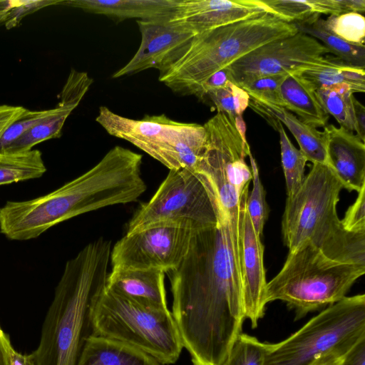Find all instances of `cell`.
<instances>
[{"label":"cell","instance_id":"obj_15","mask_svg":"<svg viewBox=\"0 0 365 365\" xmlns=\"http://www.w3.org/2000/svg\"><path fill=\"white\" fill-rule=\"evenodd\" d=\"M240 271L245 319L256 328L264 317L267 280L264 264V246L251 221L246 207L242 220Z\"/></svg>","mask_w":365,"mask_h":365},{"label":"cell","instance_id":"obj_13","mask_svg":"<svg viewBox=\"0 0 365 365\" xmlns=\"http://www.w3.org/2000/svg\"><path fill=\"white\" fill-rule=\"evenodd\" d=\"M328 49L303 32L267 43L227 66L239 87L257 78L300 73L322 63Z\"/></svg>","mask_w":365,"mask_h":365},{"label":"cell","instance_id":"obj_47","mask_svg":"<svg viewBox=\"0 0 365 365\" xmlns=\"http://www.w3.org/2000/svg\"><path fill=\"white\" fill-rule=\"evenodd\" d=\"M26 365H34V362H33V360H32V358H31V354H28V359H27V361H26Z\"/></svg>","mask_w":365,"mask_h":365},{"label":"cell","instance_id":"obj_27","mask_svg":"<svg viewBox=\"0 0 365 365\" xmlns=\"http://www.w3.org/2000/svg\"><path fill=\"white\" fill-rule=\"evenodd\" d=\"M74 109L73 107L58 103V106L53 108L51 115L24 133L4 152L28 151L32 150L38 143L59 138L67 118Z\"/></svg>","mask_w":365,"mask_h":365},{"label":"cell","instance_id":"obj_16","mask_svg":"<svg viewBox=\"0 0 365 365\" xmlns=\"http://www.w3.org/2000/svg\"><path fill=\"white\" fill-rule=\"evenodd\" d=\"M266 12L260 0H178L170 20L198 34Z\"/></svg>","mask_w":365,"mask_h":365},{"label":"cell","instance_id":"obj_17","mask_svg":"<svg viewBox=\"0 0 365 365\" xmlns=\"http://www.w3.org/2000/svg\"><path fill=\"white\" fill-rule=\"evenodd\" d=\"M328 165L349 191L359 192L365 185V145L354 133L333 124L323 130Z\"/></svg>","mask_w":365,"mask_h":365},{"label":"cell","instance_id":"obj_29","mask_svg":"<svg viewBox=\"0 0 365 365\" xmlns=\"http://www.w3.org/2000/svg\"><path fill=\"white\" fill-rule=\"evenodd\" d=\"M279 135L282 165L285 178L287 195L290 197L301 187L304 178L307 158L297 149L288 138L283 124L273 120L270 124Z\"/></svg>","mask_w":365,"mask_h":365},{"label":"cell","instance_id":"obj_44","mask_svg":"<svg viewBox=\"0 0 365 365\" xmlns=\"http://www.w3.org/2000/svg\"><path fill=\"white\" fill-rule=\"evenodd\" d=\"M341 9L344 13L365 11V0H339Z\"/></svg>","mask_w":365,"mask_h":365},{"label":"cell","instance_id":"obj_43","mask_svg":"<svg viewBox=\"0 0 365 365\" xmlns=\"http://www.w3.org/2000/svg\"><path fill=\"white\" fill-rule=\"evenodd\" d=\"M355 119L356 135L364 143L365 141V107L355 97L353 99Z\"/></svg>","mask_w":365,"mask_h":365},{"label":"cell","instance_id":"obj_22","mask_svg":"<svg viewBox=\"0 0 365 365\" xmlns=\"http://www.w3.org/2000/svg\"><path fill=\"white\" fill-rule=\"evenodd\" d=\"M283 108L296 113L312 127L324 128L329 115L320 105L315 90L298 73L289 74L280 86Z\"/></svg>","mask_w":365,"mask_h":365},{"label":"cell","instance_id":"obj_40","mask_svg":"<svg viewBox=\"0 0 365 365\" xmlns=\"http://www.w3.org/2000/svg\"><path fill=\"white\" fill-rule=\"evenodd\" d=\"M26 110L22 106H0V140L6 129L19 119Z\"/></svg>","mask_w":365,"mask_h":365},{"label":"cell","instance_id":"obj_5","mask_svg":"<svg viewBox=\"0 0 365 365\" xmlns=\"http://www.w3.org/2000/svg\"><path fill=\"white\" fill-rule=\"evenodd\" d=\"M343 188L328 165L312 164L299 190L287 197L282 232L289 252L308 242L331 259L365 267V232L345 230L337 214Z\"/></svg>","mask_w":365,"mask_h":365},{"label":"cell","instance_id":"obj_37","mask_svg":"<svg viewBox=\"0 0 365 365\" xmlns=\"http://www.w3.org/2000/svg\"><path fill=\"white\" fill-rule=\"evenodd\" d=\"M61 3L62 0L13 1L12 6L6 16L5 26L7 29H12L18 26L26 16L48 6L61 5Z\"/></svg>","mask_w":365,"mask_h":365},{"label":"cell","instance_id":"obj_18","mask_svg":"<svg viewBox=\"0 0 365 365\" xmlns=\"http://www.w3.org/2000/svg\"><path fill=\"white\" fill-rule=\"evenodd\" d=\"M165 272L157 269H113L108 274V289L141 304L168 309L165 287Z\"/></svg>","mask_w":365,"mask_h":365},{"label":"cell","instance_id":"obj_25","mask_svg":"<svg viewBox=\"0 0 365 365\" xmlns=\"http://www.w3.org/2000/svg\"><path fill=\"white\" fill-rule=\"evenodd\" d=\"M46 171L38 150L0 153V185L35 179Z\"/></svg>","mask_w":365,"mask_h":365},{"label":"cell","instance_id":"obj_21","mask_svg":"<svg viewBox=\"0 0 365 365\" xmlns=\"http://www.w3.org/2000/svg\"><path fill=\"white\" fill-rule=\"evenodd\" d=\"M76 365H164L128 344L96 335L86 341Z\"/></svg>","mask_w":365,"mask_h":365},{"label":"cell","instance_id":"obj_36","mask_svg":"<svg viewBox=\"0 0 365 365\" xmlns=\"http://www.w3.org/2000/svg\"><path fill=\"white\" fill-rule=\"evenodd\" d=\"M53 109L26 111L4 132L0 140V153L4 152L10 145L33 126L51 114Z\"/></svg>","mask_w":365,"mask_h":365},{"label":"cell","instance_id":"obj_1","mask_svg":"<svg viewBox=\"0 0 365 365\" xmlns=\"http://www.w3.org/2000/svg\"><path fill=\"white\" fill-rule=\"evenodd\" d=\"M165 274L171 313L193 365H225L245 317L240 262L221 215L195 232L186 257Z\"/></svg>","mask_w":365,"mask_h":365},{"label":"cell","instance_id":"obj_4","mask_svg":"<svg viewBox=\"0 0 365 365\" xmlns=\"http://www.w3.org/2000/svg\"><path fill=\"white\" fill-rule=\"evenodd\" d=\"M298 32L270 12L195 35L163 63L158 80L174 93L195 96L215 73L255 48Z\"/></svg>","mask_w":365,"mask_h":365},{"label":"cell","instance_id":"obj_38","mask_svg":"<svg viewBox=\"0 0 365 365\" xmlns=\"http://www.w3.org/2000/svg\"><path fill=\"white\" fill-rule=\"evenodd\" d=\"M341 221L344 229L349 232H365V185L358 192L357 198Z\"/></svg>","mask_w":365,"mask_h":365},{"label":"cell","instance_id":"obj_24","mask_svg":"<svg viewBox=\"0 0 365 365\" xmlns=\"http://www.w3.org/2000/svg\"><path fill=\"white\" fill-rule=\"evenodd\" d=\"M269 11L292 24H304L321 14H343L339 0H260Z\"/></svg>","mask_w":365,"mask_h":365},{"label":"cell","instance_id":"obj_41","mask_svg":"<svg viewBox=\"0 0 365 365\" xmlns=\"http://www.w3.org/2000/svg\"><path fill=\"white\" fill-rule=\"evenodd\" d=\"M1 340L4 351L6 365H26L28 354H22L15 350L8 334L4 331L1 334Z\"/></svg>","mask_w":365,"mask_h":365},{"label":"cell","instance_id":"obj_33","mask_svg":"<svg viewBox=\"0 0 365 365\" xmlns=\"http://www.w3.org/2000/svg\"><path fill=\"white\" fill-rule=\"evenodd\" d=\"M252 173V189L247 200V210L257 234L261 237L268 215V207L265 200V190L261 182L257 164L249 155Z\"/></svg>","mask_w":365,"mask_h":365},{"label":"cell","instance_id":"obj_32","mask_svg":"<svg viewBox=\"0 0 365 365\" xmlns=\"http://www.w3.org/2000/svg\"><path fill=\"white\" fill-rule=\"evenodd\" d=\"M327 28L344 41L365 46V18L356 12L330 15L324 20Z\"/></svg>","mask_w":365,"mask_h":365},{"label":"cell","instance_id":"obj_46","mask_svg":"<svg viewBox=\"0 0 365 365\" xmlns=\"http://www.w3.org/2000/svg\"><path fill=\"white\" fill-rule=\"evenodd\" d=\"M2 331H3V330L0 326V365H6L5 354H4V351L3 345L1 343V334Z\"/></svg>","mask_w":365,"mask_h":365},{"label":"cell","instance_id":"obj_20","mask_svg":"<svg viewBox=\"0 0 365 365\" xmlns=\"http://www.w3.org/2000/svg\"><path fill=\"white\" fill-rule=\"evenodd\" d=\"M178 0H63L61 5L105 15L118 21L170 18Z\"/></svg>","mask_w":365,"mask_h":365},{"label":"cell","instance_id":"obj_35","mask_svg":"<svg viewBox=\"0 0 365 365\" xmlns=\"http://www.w3.org/2000/svg\"><path fill=\"white\" fill-rule=\"evenodd\" d=\"M93 82L86 72L71 69L60 93L59 103L76 108Z\"/></svg>","mask_w":365,"mask_h":365},{"label":"cell","instance_id":"obj_42","mask_svg":"<svg viewBox=\"0 0 365 365\" xmlns=\"http://www.w3.org/2000/svg\"><path fill=\"white\" fill-rule=\"evenodd\" d=\"M337 365H365V339L357 343Z\"/></svg>","mask_w":365,"mask_h":365},{"label":"cell","instance_id":"obj_10","mask_svg":"<svg viewBox=\"0 0 365 365\" xmlns=\"http://www.w3.org/2000/svg\"><path fill=\"white\" fill-rule=\"evenodd\" d=\"M96 121L109 135L128 141L169 170H194L205 148L203 125L175 121L165 114L132 119L101 106Z\"/></svg>","mask_w":365,"mask_h":365},{"label":"cell","instance_id":"obj_11","mask_svg":"<svg viewBox=\"0 0 365 365\" xmlns=\"http://www.w3.org/2000/svg\"><path fill=\"white\" fill-rule=\"evenodd\" d=\"M220 210L203 178L193 170H169L159 187L135 212L126 235L155 225L170 224L198 230L216 225Z\"/></svg>","mask_w":365,"mask_h":365},{"label":"cell","instance_id":"obj_45","mask_svg":"<svg viewBox=\"0 0 365 365\" xmlns=\"http://www.w3.org/2000/svg\"><path fill=\"white\" fill-rule=\"evenodd\" d=\"M13 1H0V24L4 23L6 16L11 8Z\"/></svg>","mask_w":365,"mask_h":365},{"label":"cell","instance_id":"obj_30","mask_svg":"<svg viewBox=\"0 0 365 365\" xmlns=\"http://www.w3.org/2000/svg\"><path fill=\"white\" fill-rule=\"evenodd\" d=\"M209 99L217 112L234 118L242 113L249 106L250 96L242 88L230 81L222 88L208 91L203 99Z\"/></svg>","mask_w":365,"mask_h":365},{"label":"cell","instance_id":"obj_23","mask_svg":"<svg viewBox=\"0 0 365 365\" xmlns=\"http://www.w3.org/2000/svg\"><path fill=\"white\" fill-rule=\"evenodd\" d=\"M365 68L346 63L336 58H325L318 65L298 73L312 87L346 86L354 93L365 92Z\"/></svg>","mask_w":365,"mask_h":365},{"label":"cell","instance_id":"obj_12","mask_svg":"<svg viewBox=\"0 0 365 365\" xmlns=\"http://www.w3.org/2000/svg\"><path fill=\"white\" fill-rule=\"evenodd\" d=\"M196 231L160 224L125 234L112 247V269H157L166 274L177 268L186 257Z\"/></svg>","mask_w":365,"mask_h":365},{"label":"cell","instance_id":"obj_6","mask_svg":"<svg viewBox=\"0 0 365 365\" xmlns=\"http://www.w3.org/2000/svg\"><path fill=\"white\" fill-rule=\"evenodd\" d=\"M206 140L195 168L213 193L222 217L228 224L232 244L239 249L242 220L252 179L245 158L251 153L235 119L217 112L203 125Z\"/></svg>","mask_w":365,"mask_h":365},{"label":"cell","instance_id":"obj_2","mask_svg":"<svg viewBox=\"0 0 365 365\" xmlns=\"http://www.w3.org/2000/svg\"><path fill=\"white\" fill-rule=\"evenodd\" d=\"M143 155L116 145L90 170L36 198L0 208V232L12 240L36 238L50 227L108 206L136 201L146 190Z\"/></svg>","mask_w":365,"mask_h":365},{"label":"cell","instance_id":"obj_3","mask_svg":"<svg viewBox=\"0 0 365 365\" xmlns=\"http://www.w3.org/2000/svg\"><path fill=\"white\" fill-rule=\"evenodd\" d=\"M111 250V242L101 238L67 261L39 344L31 354L34 365H76L86 339L93 335V312L106 286Z\"/></svg>","mask_w":365,"mask_h":365},{"label":"cell","instance_id":"obj_31","mask_svg":"<svg viewBox=\"0 0 365 365\" xmlns=\"http://www.w3.org/2000/svg\"><path fill=\"white\" fill-rule=\"evenodd\" d=\"M270 345L241 333L236 339L225 365H264Z\"/></svg>","mask_w":365,"mask_h":365},{"label":"cell","instance_id":"obj_14","mask_svg":"<svg viewBox=\"0 0 365 365\" xmlns=\"http://www.w3.org/2000/svg\"><path fill=\"white\" fill-rule=\"evenodd\" d=\"M137 23L141 34L140 46L133 58L113 74V78L150 68L159 70L175 51L197 35L187 26L171 21L170 18Z\"/></svg>","mask_w":365,"mask_h":365},{"label":"cell","instance_id":"obj_34","mask_svg":"<svg viewBox=\"0 0 365 365\" xmlns=\"http://www.w3.org/2000/svg\"><path fill=\"white\" fill-rule=\"evenodd\" d=\"M287 76V74H280L259 78L240 88L245 90L250 98L270 102L283 107L280 86Z\"/></svg>","mask_w":365,"mask_h":365},{"label":"cell","instance_id":"obj_9","mask_svg":"<svg viewBox=\"0 0 365 365\" xmlns=\"http://www.w3.org/2000/svg\"><path fill=\"white\" fill-rule=\"evenodd\" d=\"M93 334L133 346L164 365L175 364L183 347L168 309L150 307L105 287L93 312Z\"/></svg>","mask_w":365,"mask_h":365},{"label":"cell","instance_id":"obj_48","mask_svg":"<svg viewBox=\"0 0 365 365\" xmlns=\"http://www.w3.org/2000/svg\"><path fill=\"white\" fill-rule=\"evenodd\" d=\"M340 361H339V362H340ZM339 363H338V364H339ZM338 364H332V365H337Z\"/></svg>","mask_w":365,"mask_h":365},{"label":"cell","instance_id":"obj_8","mask_svg":"<svg viewBox=\"0 0 365 365\" xmlns=\"http://www.w3.org/2000/svg\"><path fill=\"white\" fill-rule=\"evenodd\" d=\"M365 339V294L345 297L285 340L271 344L264 365L338 364Z\"/></svg>","mask_w":365,"mask_h":365},{"label":"cell","instance_id":"obj_39","mask_svg":"<svg viewBox=\"0 0 365 365\" xmlns=\"http://www.w3.org/2000/svg\"><path fill=\"white\" fill-rule=\"evenodd\" d=\"M230 81L232 82L231 73L228 68L225 67L212 75L202 85L195 96L200 100L203 101L205 96L208 91L222 88Z\"/></svg>","mask_w":365,"mask_h":365},{"label":"cell","instance_id":"obj_19","mask_svg":"<svg viewBox=\"0 0 365 365\" xmlns=\"http://www.w3.org/2000/svg\"><path fill=\"white\" fill-rule=\"evenodd\" d=\"M249 107L270 124L277 120L289 130L307 161L328 165L326 138L323 131L306 124L289 110L270 102L250 97Z\"/></svg>","mask_w":365,"mask_h":365},{"label":"cell","instance_id":"obj_26","mask_svg":"<svg viewBox=\"0 0 365 365\" xmlns=\"http://www.w3.org/2000/svg\"><path fill=\"white\" fill-rule=\"evenodd\" d=\"M298 31L322 41L329 53L346 63L365 68V46L349 43L332 34L326 26L324 19L318 18L304 24H294Z\"/></svg>","mask_w":365,"mask_h":365},{"label":"cell","instance_id":"obj_28","mask_svg":"<svg viewBox=\"0 0 365 365\" xmlns=\"http://www.w3.org/2000/svg\"><path fill=\"white\" fill-rule=\"evenodd\" d=\"M317 98L329 115L333 116L340 127L355 132V119L353 106L354 93L346 86H333L315 90Z\"/></svg>","mask_w":365,"mask_h":365},{"label":"cell","instance_id":"obj_7","mask_svg":"<svg viewBox=\"0 0 365 365\" xmlns=\"http://www.w3.org/2000/svg\"><path fill=\"white\" fill-rule=\"evenodd\" d=\"M364 273L365 267L331 259L305 242L289 252L280 271L267 283L266 302H285L299 320L344 298Z\"/></svg>","mask_w":365,"mask_h":365}]
</instances>
